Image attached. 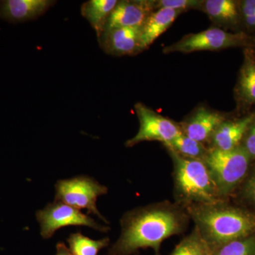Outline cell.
Masks as SVG:
<instances>
[{
	"label": "cell",
	"mask_w": 255,
	"mask_h": 255,
	"mask_svg": "<svg viewBox=\"0 0 255 255\" xmlns=\"http://www.w3.org/2000/svg\"><path fill=\"white\" fill-rule=\"evenodd\" d=\"M190 220L185 208L169 201L128 211L121 219L120 237L109 255H135L140 249L151 248L155 255H161L162 243L185 232Z\"/></svg>",
	"instance_id": "cell-1"
},
{
	"label": "cell",
	"mask_w": 255,
	"mask_h": 255,
	"mask_svg": "<svg viewBox=\"0 0 255 255\" xmlns=\"http://www.w3.org/2000/svg\"><path fill=\"white\" fill-rule=\"evenodd\" d=\"M211 249L255 234V214L228 200L185 207Z\"/></svg>",
	"instance_id": "cell-2"
},
{
	"label": "cell",
	"mask_w": 255,
	"mask_h": 255,
	"mask_svg": "<svg viewBox=\"0 0 255 255\" xmlns=\"http://www.w3.org/2000/svg\"><path fill=\"white\" fill-rule=\"evenodd\" d=\"M173 162L175 202L187 207L193 204H213L228 200L220 194L209 169L204 161L186 158L166 147Z\"/></svg>",
	"instance_id": "cell-3"
},
{
	"label": "cell",
	"mask_w": 255,
	"mask_h": 255,
	"mask_svg": "<svg viewBox=\"0 0 255 255\" xmlns=\"http://www.w3.org/2000/svg\"><path fill=\"white\" fill-rule=\"evenodd\" d=\"M204 162L224 199L234 194L246 179L253 163L241 146L231 150L209 148Z\"/></svg>",
	"instance_id": "cell-4"
},
{
	"label": "cell",
	"mask_w": 255,
	"mask_h": 255,
	"mask_svg": "<svg viewBox=\"0 0 255 255\" xmlns=\"http://www.w3.org/2000/svg\"><path fill=\"white\" fill-rule=\"evenodd\" d=\"M108 193V188L95 179L80 175L70 179H60L55 184V201L75 209H87V214L96 215L106 224L109 221L100 214L97 206V199Z\"/></svg>",
	"instance_id": "cell-5"
},
{
	"label": "cell",
	"mask_w": 255,
	"mask_h": 255,
	"mask_svg": "<svg viewBox=\"0 0 255 255\" xmlns=\"http://www.w3.org/2000/svg\"><path fill=\"white\" fill-rule=\"evenodd\" d=\"M250 36L244 32H228L223 28L211 27L199 33H189L179 41L164 47L163 53H190L196 51L217 50L247 46Z\"/></svg>",
	"instance_id": "cell-6"
},
{
	"label": "cell",
	"mask_w": 255,
	"mask_h": 255,
	"mask_svg": "<svg viewBox=\"0 0 255 255\" xmlns=\"http://www.w3.org/2000/svg\"><path fill=\"white\" fill-rule=\"evenodd\" d=\"M36 219L39 223L43 239L53 237L60 228L68 226H85L102 233H107L110 230L108 226L96 222L80 210L55 201L48 204L44 209L37 211Z\"/></svg>",
	"instance_id": "cell-7"
},
{
	"label": "cell",
	"mask_w": 255,
	"mask_h": 255,
	"mask_svg": "<svg viewBox=\"0 0 255 255\" xmlns=\"http://www.w3.org/2000/svg\"><path fill=\"white\" fill-rule=\"evenodd\" d=\"M135 111L140 128L136 135L126 142L127 147H132L144 141L169 143L182 133L179 124L159 115L144 104H135Z\"/></svg>",
	"instance_id": "cell-8"
},
{
	"label": "cell",
	"mask_w": 255,
	"mask_h": 255,
	"mask_svg": "<svg viewBox=\"0 0 255 255\" xmlns=\"http://www.w3.org/2000/svg\"><path fill=\"white\" fill-rule=\"evenodd\" d=\"M226 119L221 112L206 106H198L179 125L186 136L207 146L216 129Z\"/></svg>",
	"instance_id": "cell-9"
},
{
	"label": "cell",
	"mask_w": 255,
	"mask_h": 255,
	"mask_svg": "<svg viewBox=\"0 0 255 255\" xmlns=\"http://www.w3.org/2000/svg\"><path fill=\"white\" fill-rule=\"evenodd\" d=\"M142 27L114 28L102 31L97 36L102 49L114 56L134 55L143 51Z\"/></svg>",
	"instance_id": "cell-10"
},
{
	"label": "cell",
	"mask_w": 255,
	"mask_h": 255,
	"mask_svg": "<svg viewBox=\"0 0 255 255\" xmlns=\"http://www.w3.org/2000/svg\"><path fill=\"white\" fill-rule=\"evenodd\" d=\"M153 11L152 0L118 1L102 31L118 28L142 27Z\"/></svg>",
	"instance_id": "cell-11"
},
{
	"label": "cell",
	"mask_w": 255,
	"mask_h": 255,
	"mask_svg": "<svg viewBox=\"0 0 255 255\" xmlns=\"http://www.w3.org/2000/svg\"><path fill=\"white\" fill-rule=\"evenodd\" d=\"M255 119V112L241 119H226L216 129L207 147L221 150H231L239 147Z\"/></svg>",
	"instance_id": "cell-12"
},
{
	"label": "cell",
	"mask_w": 255,
	"mask_h": 255,
	"mask_svg": "<svg viewBox=\"0 0 255 255\" xmlns=\"http://www.w3.org/2000/svg\"><path fill=\"white\" fill-rule=\"evenodd\" d=\"M55 3L52 0H1L0 18L10 23H22L39 17Z\"/></svg>",
	"instance_id": "cell-13"
},
{
	"label": "cell",
	"mask_w": 255,
	"mask_h": 255,
	"mask_svg": "<svg viewBox=\"0 0 255 255\" xmlns=\"http://www.w3.org/2000/svg\"><path fill=\"white\" fill-rule=\"evenodd\" d=\"M184 11L181 10L159 9L155 10L147 17L142 26V50L147 49L164 33Z\"/></svg>",
	"instance_id": "cell-14"
},
{
	"label": "cell",
	"mask_w": 255,
	"mask_h": 255,
	"mask_svg": "<svg viewBox=\"0 0 255 255\" xmlns=\"http://www.w3.org/2000/svg\"><path fill=\"white\" fill-rule=\"evenodd\" d=\"M235 95L238 104L243 107L255 105V57L251 50L245 51Z\"/></svg>",
	"instance_id": "cell-15"
},
{
	"label": "cell",
	"mask_w": 255,
	"mask_h": 255,
	"mask_svg": "<svg viewBox=\"0 0 255 255\" xmlns=\"http://www.w3.org/2000/svg\"><path fill=\"white\" fill-rule=\"evenodd\" d=\"M200 10L219 28H233L239 22L238 5L233 0H205Z\"/></svg>",
	"instance_id": "cell-16"
},
{
	"label": "cell",
	"mask_w": 255,
	"mask_h": 255,
	"mask_svg": "<svg viewBox=\"0 0 255 255\" xmlns=\"http://www.w3.org/2000/svg\"><path fill=\"white\" fill-rule=\"evenodd\" d=\"M117 2V0H90L82 4V16L86 18L95 29L97 36L103 31L107 18Z\"/></svg>",
	"instance_id": "cell-17"
},
{
	"label": "cell",
	"mask_w": 255,
	"mask_h": 255,
	"mask_svg": "<svg viewBox=\"0 0 255 255\" xmlns=\"http://www.w3.org/2000/svg\"><path fill=\"white\" fill-rule=\"evenodd\" d=\"M164 145L175 151L182 157L198 160L204 161L209 152L207 146L186 136L182 132L172 142L164 144Z\"/></svg>",
	"instance_id": "cell-18"
},
{
	"label": "cell",
	"mask_w": 255,
	"mask_h": 255,
	"mask_svg": "<svg viewBox=\"0 0 255 255\" xmlns=\"http://www.w3.org/2000/svg\"><path fill=\"white\" fill-rule=\"evenodd\" d=\"M68 243L73 255H98L100 251L110 246V240L105 238L95 241L78 232L70 235Z\"/></svg>",
	"instance_id": "cell-19"
},
{
	"label": "cell",
	"mask_w": 255,
	"mask_h": 255,
	"mask_svg": "<svg viewBox=\"0 0 255 255\" xmlns=\"http://www.w3.org/2000/svg\"><path fill=\"white\" fill-rule=\"evenodd\" d=\"M213 250L202 237L198 228L183 238L170 255H212Z\"/></svg>",
	"instance_id": "cell-20"
},
{
	"label": "cell",
	"mask_w": 255,
	"mask_h": 255,
	"mask_svg": "<svg viewBox=\"0 0 255 255\" xmlns=\"http://www.w3.org/2000/svg\"><path fill=\"white\" fill-rule=\"evenodd\" d=\"M212 255H255V234L217 247Z\"/></svg>",
	"instance_id": "cell-21"
},
{
	"label": "cell",
	"mask_w": 255,
	"mask_h": 255,
	"mask_svg": "<svg viewBox=\"0 0 255 255\" xmlns=\"http://www.w3.org/2000/svg\"><path fill=\"white\" fill-rule=\"evenodd\" d=\"M234 194L239 198L241 206L255 214V163H252L246 179Z\"/></svg>",
	"instance_id": "cell-22"
},
{
	"label": "cell",
	"mask_w": 255,
	"mask_h": 255,
	"mask_svg": "<svg viewBox=\"0 0 255 255\" xmlns=\"http://www.w3.org/2000/svg\"><path fill=\"white\" fill-rule=\"evenodd\" d=\"M202 1L198 0H152L154 11L159 9L181 10L201 9Z\"/></svg>",
	"instance_id": "cell-23"
},
{
	"label": "cell",
	"mask_w": 255,
	"mask_h": 255,
	"mask_svg": "<svg viewBox=\"0 0 255 255\" xmlns=\"http://www.w3.org/2000/svg\"><path fill=\"white\" fill-rule=\"evenodd\" d=\"M241 147L248 155L249 156L252 162L255 161V119L244 135L242 140Z\"/></svg>",
	"instance_id": "cell-24"
},
{
	"label": "cell",
	"mask_w": 255,
	"mask_h": 255,
	"mask_svg": "<svg viewBox=\"0 0 255 255\" xmlns=\"http://www.w3.org/2000/svg\"><path fill=\"white\" fill-rule=\"evenodd\" d=\"M242 16L255 14V0H246L241 4Z\"/></svg>",
	"instance_id": "cell-25"
},
{
	"label": "cell",
	"mask_w": 255,
	"mask_h": 255,
	"mask_svg": "<svg viewBox=\"0 0 255 255\" xmlns=\"http://www.w3.org/2000/svg\"><path fill=\"white\" fill-rule=\"evenodd\" d=\"M55 255H73L70 252V249L67 248L65 243H58L56 246V254Z\"/></svg>",
	"instance_id": "cell-26"
},
{
	"label": "cell",
	"mask_w": 255,
	"mask_h": 255,
	"mask_svg": "<svg viewBox=\"0 0 255 255\" xmlns=\"http://www.w3.org/2000/svg\"><path fill=\"white\" fill-rule=\"evenodd\" d=\"M243 17L247 27L249 28L250 30L255 31V14L243 16Z\"/></svg>",
	"instance_id": "cell-27"
}]
</instances>
